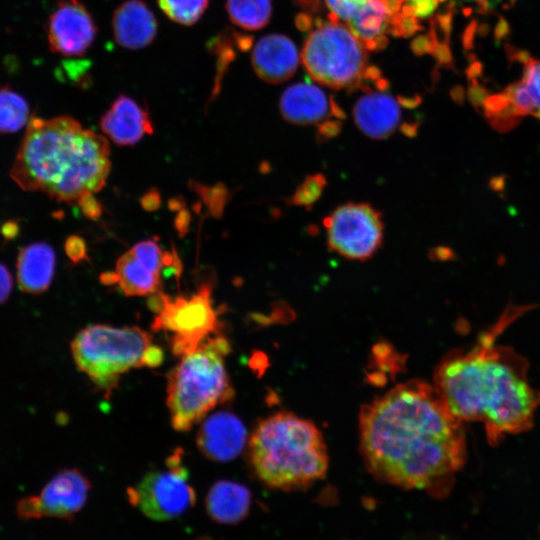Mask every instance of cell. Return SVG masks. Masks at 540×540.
Returning a JSON list of instances; mask_svg holds the SVG:
<instances>
[{
    "mask_svg": "<svg viewBox=\"0 0 540 540\" xmlns=\"http://www.w3.org/2000/svg\"><path fill=\"white\" fill-rule=\"evenodd\" d=\"M463 424L434 385L401 383L361 409L365 466L388 484L444 495L467 460Z\"/></svg>",
    "mask_w": 540,
    "mask_h": 540,
    "instance_id": "1",
    "label": "cell"
},
{
    "mask_svg": "<svg viewBox=\"0 0 540 540\" xmlns=\"http://www.w3.org/2000/svg\"><path fill=\"white\" fill-rule=\"evenodd\" d=\"M533 306L509 305L467 350L449 352L437 365L434 387L463 422H482L487 441L529 430L540 406V391L528 380V361L498 336Z\"/></svg>",
    "mask_w": 540,
    "mask_h": 540,
    "instance_id": "2",
    "label": "cell"
},
{
    "mask_svg": "<svg viewBox=\"0 0 540 540\" xmlns=\"http://www.w3.org/2000/svg\"><path fill=\"white\" fill-rule=\"evenodd\" d=\"M105 137L70 116L32 118L11 168L25 191H41L67 204L99 191L111 168Z\"/></svg>",
    "mask_w": 540,
    "mask_h": 540,
    "instance_id": "3",
    "label": "cell"
},
{
    "mask_svg": "<svg viewBox=\"0 0 540 540\" xmlns=\"http://www.w3.org/2000/svg\"><path fill=\"white\" fill-rule=\"evenodd\" d=\"M248 448L253 471L270 488H307L327 472L328 453L321 431L292 412L280 411L261 420Z\"/></svg>",
    "mask_w": 540,
    "mask_h": 540,
    "instance_id": "4",
    "label": "cell"
},
{
    "mask_svg": "<svg viewBox=\"0 0 540 540\" xmlns=\"http://www.w3.org/2000/svg\"><path fill=\"white\" fill-rule=\"evenodd\" d=\"M229 343L215 335L196 349L182 355L170 371L167 383V406L175 430H190L216 405L234 395L224 357Z\"/></svg>",
    "mask_w": 540,
    "mask_h": 540,
    "instance_id": "5",
    "label": "cell"
},
{
    "mask_svg": "<svg viewBox=\"0 0 540 540\" xmlns=\"http://www.w3.org/2000/svg\"><path fill=\"white\" fill-rule=\"evenodd\" d=\"M71 351L77 367L107 391L128 370L155 367L163 360L152 336L139 327L88 326L75 336Z\"/></svg>",
    "mask_w": 540,
    "mask_h": 540,
    "instance_id": "6",
    "label": "cell"
},
{
    "mask_svg": "<svg viewBox=\"0 0 540 540\" xmlns=\"http://www.w3.org/2000/svg\"><path fill=\"white\" fill-rule=\"evenodd\" d=\"M301 62L317 83L333 89L350 88L364 76L368 48L346 26L332 21L309 34Z\"/></svg>",
    "mask_w": 540,
    "mask_h": 540,
    "instance_id": "7",
    "label": "cell"
},
{
    "mask_svg": "<svg viewBox=\"0 0 540 540\" xmlns=\"http://www.w3.org/2000/svg\"><path fill=\"white\" fill-rule=\"evenodd\" d=\"M211 295L212 287L208 283H203L188 297L171 298L160 291L150 295L149 307L156 313L152 329L170 335L174 354L182 356L191 352L216 334L218 314Z\"/></svg>",
    "mask_w": 540,
    "mask_h": 540,
    "instance_id": "8",
    "label": "cell"
},
{
    "mask_svg": "<svg viewBox=\"0 0 540 540\" xmlns=\"http://www.w3.org/2000/svg\"><path fill=\"white\" fill-rule=\"evenodd\" d=\"M130 502L148 518L156 521L174 519L195 503V491L182 463L181 449L166 460V468L147 473L128 489Z\"/></svg>",
    "mask_w": 540,
    "mask_h": 540,
    "instance_id": "9",
    "label": "cell"
},
{
    "mask_svg": "<svg viewBox=\"0 0 540 540\" xmlns=\"http://www.w3.org/2000/svg\"><path fill=\"white\" fill-rule=\"evenodd\" d=\"M329 249L350 259L365 261L381 247L384 224L381 213L369 203H346L323 220Z\"/></svg>",
    "mask_w": 540,
    "mask_h": 540,
    "instance_id": "10",
    "label": "cell"
},
{
    "mask_svg": "<svg viewBox=\"0 0 540 540\" xmlns=\"http://www.w3.org/2000/svg\"><path fill=\"white\" fill-rule=\"evenodd\" d=\"M484 114L491 126L507 132L526 115L540 119V60L527 58L522 77L502 92L486 96Z\"/></svg>",
    "mask_w": 540,
    "mask_h": 540,
    "instance_id": "11",
    "label": "cell"
},
{
    "mask_svg": "<svg viewBox=\"0 0 540 540\" xmlns=\"http://www.w3.org/2000/svg\"><path fill=\"white\" fill-rule=\"evenodd\" d=\"M91 484L77 469L57 473L38 495L19 500L17 513L23 519L69 518L86 503Z\"/></svg>",
    "mask_w": 540,
    "mask_h": 540,
    "instance_id": "12",
    "label": "cell"
},
{
    "mask_svg": "<svg viewBox=\"0 0 540 540\" xmlns=\"http://www.w3.org/2000/svg\"><path fill=\"white\" fill-rule=\"evenodd\" d=\"M47 39L52 52L64 57L83 55L92 45L97 28L87 8L78 0H61L50 14Z\"/></svg>",
    "mask_w": 540,
    "mask_h": 540,
    "instance_id": "13",
    "label": "cell"
},
{
    "mask_svg": "<svg viewBox=\"0 0 540 540\" xmlns=\"http://www.w3.org/2000/svg\"><path fill=\"white\" fill-rule=\"evenodd\" d=\"M335 22L351 30L367 48L388 33L395 6L385 0H325Z\"/></svg>",
    "mask_w": 540,
    "mask_h": 540,
    "instance_id": "14",
    "label": "cell"
},
{
    "mask_svg": "<svg viewBox=\"0 0 540 540\" xmlns=\"http://www.w3.org/2000/svg\"><path fill=\"white\" fill-rule=\"evenodd\" d=\"M246 439L242 421L230 412L221 411L202 423L197 434V446L207 458L227 462L242 452Z\"/></svg>",
    "mask_w": 540,
    "mask_h": 540,
    "instance_id": "15",
    "label": "cell"
},
{
    "mask_svg": "<svg viewBox=\"0 0 540 540\" xmlns=\"http://www.w3.org/2000/svg\"><path fill=\"white\" fill-rule=\"evenodd\" d=\"M257 76L268 83L289 79L299 64V53L293 41L282 34L265 35L255 44L251 55Z\"/></svg>",
    "mask_w": 540,
    "mask_h": 540,
    "instance_id": "16",
    "label": "cell"
},
{
    "mask_svg": "<svg viewBox=\"0 0 540 540\" xmlns=\"http://www.w3.org/2000/svg\"><path fill=\"white\" fill-rule=\"evenodd\" d=\"M101 130L117 145L138 143L146 134L153 133L147 111L132 98L120 95L100 120Z\"/></svg>",
    "mask_w": 540,
    "mask_h": 540,
    "instance_id": "17",
    "label": "cell"
},
{
    "mask_svg": "<svg viewBox=\"0 0 540 540\" xmlns=\"http://www.w3.org/2000/svg\"><path fill=\"white\" fill-rule=\"evenodd\" d=\"M157 27L155 15L141 0L124 1L113 13L114 39L126 49L139 50L147 47L156 37Z\"/></svg>",
    "mask_w": 540,
    "mask_h": 540,
    "instance_id": "18",
    "label": "cell"
},
{
    "mask_svg": "<svg viewBox=\"0 0 540 540\" xmlns=\"http://www.w3.org/2000/svg\"><path fill=\"white\" fill-rule=\"evenodd\" d=\"M279 106L284 119L298 125L324 122L333 112L325 92L310 83L288 87L280 98Z\"/></svg>",
    "mask_w": 540,
    "mask_h": 540,
    "instance_id": "19",
    "label": "cell"
},
{
    "mask_svg": "<svg viewBox=\"0 0 540 540\" xmlns=\"http://www.w3.org/2000/svg\"><path fill=\"white\" fill-rule=\"evenodd\" d=\"M354 120L358 128L374 139L389 137L400 122V108L397 101L384 93H370L355 104Z\"/></svg>",
    "mask_w": 540,
    "mask_h": 540,
    "instance_id": "20",
    "label": "cell"
},
{
    "mask_svg": "<svg viewBox=\"0 0 540 540\" xmlns=\"http://www.w3.org/2000/svg\"><path fill=\"white\" fill-rule=\"evenodd\" d=\"M54 270L55 253L47 243H32L20 250L16 276L22 291L30 294L43 293L52 282Z\"/></svg>",
    "mask_w": 540,
    "mask_h": 540,
    "instance_id": "21",
    "label": "cell"
},
{
    "mask_svg": "<svg viewBox=\"0 0 540 540\" xmlns=\"http://www.w3.org/2000/svg\"><path fill=\"white\" fill-rule=\"evenodd\" d=\"M205 503L206 510L213 520L224 524H235L249 513L251 492L238 482L221 480L212 485Z\"/></svg>",
    "mask_w": 540,
    "mask_h": 540,
    "instance_id": "22",
    "label": "cell"
},
{
    "mask_svg": "<svg viewBox=\"0 0 540 540\" xmlns=\"http://www.w3.org/2000/svg\"><path fill=\"white\" fill-rule=\"evenodd\" d=\"M115 275L127 296H147L159 291L160 276L150 271L130 250L117 260Z\"/></svg>",
    "mask_w": 540,
    "mask_h": 540,
    "instance_id": "23",
    "label": "cell"
},
{
    "mask_svg": "<svg viewBox=\"0 0 540 540\" xmlns=\"http://www.w3.org/2000/svg\"><path fill=\"white\" fill-rule=\"evenodd\" d=\"M231 22L246 30H258L267 25L272 12L271 0H226Z\"/></svg>",
    "mask_w": 540,
    "mask_h": 540,
    "instance_id": "24",
    "label": "cell"
},
{
    "mask_svg": "<svg viewBox=\"0 0 540 540\" xmlns=\"http://www.w3.org/2000/svg\"><path fill=\"white\" fill-rule=\"evenodd\" d=\"M27 101L16 91L0 87V133H14L29 123Z\"/></svg>",
    "mask_w": 540,
    "mask_h": 540,
    "instance_id": "25",
    "label": "cell"
},
{
    "mask_svg": "<svg viewBox=\"0 0 540 540\" xmlns=\"http://www.w3.org/2000/svg\"><path fill=\"white\" fill-rule=\"evenodd\" d=\"M163 13L175 23L192 25L204 14L208 0H157Z\"/></svg>",
    "mask_w": 540,
    "mask_h": 540,
    "instance_id": "26",
    "label": "cell"
},
{
    "mask_svg": "<svg viewBox=\"0 0 540 540\" xmlns=\"http://www.w3.org/2000/svg\"><path fill=\"white\" fill-rule=\"evenodd\" d=\"M130 251L150 271L159 276L165 265L174 264L172 255L163 252L154 240L138 242Z\"/></svg>",
    "mask_w": 540,
    "mask_h": 540,
    "instance_id": "27",
    "label": "cell"
},
{
    "mask_svg": "<svg viewBox=\"0 0 540 540\" xmlns=\"http://www.w3.org/2000/svg\"><path fill=\"white\" fill-rule=\"evenodd\" d=\"M326 179L323 174L309 175L297 187L294 194L289 198V202L295 206L310 207L321 196Z\"/></svg>",
    "mask_w": 540,
    "mask_h": 540,
    "instance_id": "28",
    "label": "cell"
},
{
    "mask_svg": "<svg viewBox=\"0 0 540 540\" xmlns=\"http://www.w3.org/2000/svg\"><path fill=\"white\" fill-rule=\"evenodd\" d=\"M198 193L203 197L210 212L216 216L220 215L228 200V190L224 185L214 187L199 186Z\"/></svg>",
    "mask_w": 540,
    "mask_h": 540,
    "instance_id": "29",
    "label": "cell"
},
{
    "mask_svg": "<svg viewBox=\"0 0 540 540\" xmlns=\"http://www.w3.org/2000/svg\"><path fill=\"white\" fill-rule=\"evenodd\" d=\"M64 247L67 256L72 262L78 263L86 258V244L81 237L77 235L68 237Z\"/></svg>",
    "mask_w": 540,
    "mask_h": 540,
    "instance_id": "30",
    "label": "cell"
},
{
    "mask_svg": "<svg viewBox=\"0 0 540 540\" xmlns=\"http://www.w3.org/2000/svg\"><path fill=\"white\" fill-rule=\"evenodd\" d=\"M82 213L89 219L95 220L101 216L102 207L93 193L86 194L77 203Z\"/></svg>",
    "mask_w": 540,
    "mask_h": 540,
    "instance_id": "31",
    "label": "cell"
},
{
    "mask_svg": "<svg viewBox=\"0 0 540 540\" xmlns=\"http://www.w3.org/2000/svg\"><path fill=\"white\" fill-rule=\"evenodd\" d=\"M405 2L408 9H410L413 16H427L438 5L440 0H402Z\"/></svg>",
    "mask_w": 540,
    "mask_h": 540,
    "instance_id": "32",
    "label": "cell"
},
{
    "mask_svg": "<svg viewBox=\"0 0 540 540\" xmlns=\"http://www.w3.org/2000/svg\"><path fill=\"white\" fill-rule=\"evenodd\" d=\"M12 276L5 265L0 263V304L4 303L12 290Z\"/></svg>",
    "mask_w": 540,
    "mask_h": 540,
    "instance_id": "33",
    "label": "cell"
},
{
    "mask_svg": "<svg viewBox=\"0 0 540 540\" xmlns=\"http://www.w3.org/2000/svg\"><path fill=\"white\" fill-rule=\"evenodd\" d=\"M340 131L339 121H325L322 122L318 129V135L323 139L335 136Z\"/></svg>",
    "mask_w": 540,
    "mask_h": 540,
    "instance_id": "34",
    "label": "cell"
},
{
    "mask_svg": "<svg viewBox=\"0 0 540 540\" xmlns=\"http://www.w3.org/2000/svg\"><path fill=\"white\" fill-rule=\"evenodd\" d=\"M141 204L148 211L156 210L160 206V195L156 190L147 192L141 199Z\"/></svg>",
    "mask_w": 540,
    "mask_h": 540,
    "instance_id": "35",
    "label": "cell"
},
{
    "mask_svg": "<svg viewBox=\"0 0 540 540\" xmlns=\"http://www.w3.org/2000/svg\"><path fill=\"white\" fill-rule=\"evenodd\" d=\"M430 256L436 260H448L452 259L453 251L447 247H438L430 252Z\"/></svg>",
    "mask_w": 540,
    "mask_h": 540,
    "instance_id": "36",
    "label": "cell"
},
{
    "mask_svg": "<svg viewBox=\"0 0 540 540\" xmlns=\"http://www.w3.org/2000/svg\"><path fill=\"white\" fill-rule=\"evenodd\" d=\"M18 232V227L14 223H6L2 228V234L6 238H13Z\"/></svg>",
    "mask_w": 540,
    "mask_h": 540,
    "instance_id": "37",
    "label": "cell"
},
{
    "mask_svg": "<svg viewBox=\"0 0 540 540\" xmlns=\"http://www.w3.org/2000/svg\"><path fill=\"white\" fill-rule=\"evenodd\" d=\"M477 3L482 8H493L495 7L500 0H472Z\"/></svg>",
    "mask_w": 540,
    "mask_h": 540,
    "instance_id": "38",
    "label": "cell"
},
{
    "mask_svg": "<svg viewBox=\"0 0 540 540\" xmlns=\"http://www.w3.org/2000/svg\"><path fill=\"white\" fill-rule=\"evenodd\" d=\"M385 1L389 2L390 4H392L393 6L396 7V5H399L402 0H385ZM396 8H398V7H396Z\"/></svg>",
    "mask_w": 540,
    "mask_h": 540,
    "instance_id": "39",
    "label": "cell"
}]
</instances>
